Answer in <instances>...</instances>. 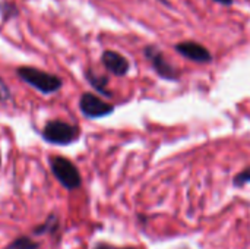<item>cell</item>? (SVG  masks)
Listing matches in <instances>:
<instances>
[{
	"label": "cell",
	"instance_id": "obj_14",
	"mask_svg": "<svg viewBox=\"0 0 250 249\" xmlns=\"http://www.w3.org/2000/svg\"><path fill=\"white\" fill-rule=\"evenodd\" d=\"M92 249H113L110 245H107V244H97L95 247Z\"/></svg>",
	"mask_w": 250,
	"mask_h": 249
},
{
	"label": "cell",
	"instance_id": "obj_2",
	"mask_svg": "<svg viewBox=\"0 0 250 249\" xmlns=\"http://www.w3.org/2000/svg\"><path fill=\"white\" fill-rule=\"evenodd\" d=\"M81 131L78 126L70 125L63 120H50L42 129V138L48 144L54 145H69L78 141Z\"/></svg>",
	"mask_w": 250,
	"mask_h": 249
},
{
	"label": "cell",
	"instance_id": "obj_15",
	"mask_svg": "<svg viewBox=\"0 0 250 249\" xmlns=\"http://www.w3.org/2000/svg\"><path fill=\"white\" fill-rule=\"evenodd\" d=\"M214 1H217L220 4H224V6H230L233 3V0H214Z\"/></svg>",
	"mask_w": 250,
	"mask_h": 249
},
{
	"label": "cell",
	"instance_id": "obj_16",
	"mask_svg": "<svg viewBox=\"0 0 250 249\" xmlns=\"http://www.w3.org/2000/svg\"><path fill=\"white\" fill-rule=\"evenodd\" d=\"M119 249H136V248H119Z\"/></svg>",
	"mask_w": 250,
	"mask_h": 249
},
{
	"label": "cell",
	"instance_id": "obj_3",
	"mask_svg": "<svg viewBox=\"0 0 250 249\" xmlns=\"http://www.w3.org/2000/svg\"><path fill=\"white\" fill-rule=\"evenodd\" d=\"M50 167L51 172L54 175V178L59 181V183L67 189V191H73L78 189L82 183L81 179V173L78 170V167L67 158L64 157H53L50 158Z\"/></svg>",
	"mask_w": 250,
	"mask_h": 249
},
{
	"label": "cell",
	"instance_id": "obj_13",
	"mask_svg": "<svg viewBox=\"0 0 250 249\" xmlns=\"http://www.w3.org/2000/svg\"><path fill=\"white\" fill-rule=\"evenodd\" d=\"M12 94H10V90L9 87L6 85V82L0 78V103H4L7 100H10Z\"/></svg>",
	"mask_w": 250,
	"mask_h": 249
},
{
	"label": "cell",
	"instance_id": "obj_6",
	"mask_svg": "<svg viewBox=\"0 0 250 249\" xmlns=\"http://www.w3.org/2000/svg\"><path fill=\"white\" fill-rule=\"evenodd\" d=\"M176 51L180 53L183 57L196 62V63H209L212 62V54L204 45L196 41H185L176 44Z\"/></svg>",
	"mask_w": 250,
	"mask_h": 249
},
{
	"label": "cell",
	"instance_id": "obj_11",
	"mask_svg": "<svg viewBox=\"0 0 250 249\" xmlns=\"http://www.w3.org/2000/svg\"><path fill=\"white\" fill-rule=\"evenodd\" d=\"M40 244L32 241L28 236H19L18 239H15L12 244H9L6 249H38Z\"/></svg>",
	"mask_w": 250,
	"mask_h": 249
},
{
	"label": "cell",
	"instance_id": "obj_9",
	"mask_svg": "<svg viewBox=\"0 0 250 249\" xmlns=\"http://www.w3.org/2000/svg\"><path fill=\"white\" fill-rule=\"evenodd\" d=\"M0 16L3 22H9L19 16V7L12 0H3L0 1Z\"/></svg>",
	"mask_w": 250,
	"mask_h": 249
},
{
	"label": "cell",
	"instance_id": "obj_4",
	"mask_svg": "<svg viewBox=\"0 0 250 249\" xmlns=\"http://www.w3.org/2000/svg\"><path fill=\"white\" fill-rule=\"evenodd\" d=\"M79 110L88 119H100L111 114L114 107L92 92H83L79 100Z\"/></svg>",
	"mask_w": 250,
	"mask_h": 249
},
{
	"label": "cell",
	"instance_id": "obj_8",
	"mask_svg": "<svg viewBox=\"0 0 250 249\" xmlns=\"http://www.w3.org/2000/svg\"><path fill=\"white\" fill-rule=\"evenodd\" d=\"M85 78L91 84V87H94L100 94H103L105 97H111V92L107 90V85H108V78L107 76L97 75L92 69H88V70H85Z\"/></svg>",
	"mask_w": 250,
	"mask_h": 249
},
{
	"label": "cell",
	"instance_id": "obj_10",
	"mask_svg": "<svg viewBox=\"0 0 250 249\" xmlns=\"http://www.w3.org/2000/svg\"><path fill=\"white\" fill-rule=\"evenodd\" d=\"M57 229H59V220H57V217H56L54 214H51V216L45 220V223H42L41 226H38V227L34 229V233H35V235L54 233Z\"/></svg>",
	"mask_w": 250,
	"mask_h": 249
},
{
	"label": "cell",
	"instance_id": "obj_17",
	"mask_svg": "<svg viewBox=\"0 0 250 249\" xmlns=\"http://www.w3.org/2000/svg\"><path fill=\"white\" fill-rule=\"evenodd\" d=\"M0 163H1V158H0Z\"/></svg>",
	"mask_w": 250,
	"mask_h": 249
},
{
	"label": "cell",
	"instance_id": "obj_1",
	"mask_svg": "<svg viewBox=\"0 0 250 249\" xmlns=\"http://www.w3.org/2000/svg\"><path fill=\"white\" fill-rule=\"evenodd\" d=\"M16 73L29 87L35 88L37 91H40L41 94H45V95L57 92L63 85V81L60 76L44 72V70L32 68V66H21L16 69Z\"/></svg>",
	"mask_w": 250,
	"mask_h": 249
},
{
	"label": "cell",
	"instance_id": "obj_5",
	"mask_svg": "<svg viewBox=\"0 0 250 249\" xmlns=\"http://www.w3.org/2000/svg\"><path fill=\"white\" fill-rule=\"evenodd\" d=\"M144 54L151 62V65L158 76H161L163 79H167V81L179 79V72L166 60V57L160 48H157L155 45H146L144 48Z\"/></svg>",
	"mask_w": 250,
	"mask_h": 249
},
{
	"label": "cell",
	"instance_id": "obj_7",
	"mask_svg": "<svg viewBox=\"0 0 250 249\" xmlns=\"http://www.w3.org/2000/svg\"><path fill=\"white\" fill-rule=\"evenodd\" d=\"M101 63L104 65V68L116 75V76H125L129 69H130V63L129 60L122 56L120 53L117 51H113V50H105L101 56Z\"/></svg>",
	"mask_w": 250,
	"mask_h": 249
},
{
	"label": "cell",
	"instance_id": "obj_12",
	"mask_svg": "<svg viewBox=\"0 0 250 249\" xmlns=\"http://www.w3.org/2000/svg\"><path fill=\"white\" fill-rule=\"evenodd\" d=\"M250 182V167H246L245 170H242L240 173H237L233 179V185L234 186H245L246 183Z\"/></svg>",
	"mask_w": 250,
	"mask_h": 249
}]
</instances>
